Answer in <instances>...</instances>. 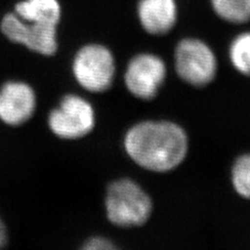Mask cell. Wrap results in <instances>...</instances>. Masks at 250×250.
Returning a JSON list of instances; mask_svg holds the SVG:
<instances>
[{
    "label": "cell",
    "mask_w": 250,
    "mask_h": 250,
    "mask_svg": "<svg viewBox=\"0 0 250 250\" xmlns=\"http://www.w3.org/2000/svg\"><path fill=\"white\" fill-rule=\"evenodd\" d=\"M12 11L28 22L61 26L62 6L60 0H19Z\"/></svg>",
    "instance_id": "obj_10"
},
{
    "label": "cell",
    "mask_w": 250,
    "mask_h": 250,
    "mask_svg": "<svg viewBox=\"0 0 250 250\" xmlns=\"http://www.w3.org/2000/svg\"><path fill=\"white\" fill-rule=\"evenodd\" d=\"M175 67L183 81L195 87H203L215 78L217 61L207 43L199 39L186 38L175 48Z\"/></svg>",
    "instance_id": "obj_6"
},
{
    "label": "cell",
    "mask_w": 250,
    "mask_h": 250,
    "mask_svg": "<svg viewBox=\"0 0 250 250\" xmlns=\"http://www.w3.org/2000/svg\"><path fill=\"white\" fill-rule=\"evenodd\" d=\"M70 74L84 91L105 92L112 85L115 75L113 53L103 44H83L78 47L70 61Z\"/></svg>",
    "instance_id": "obj_4"
},
{
    "label": "cell",
    "mask_w": 250,
    "mask_h": 250,
    "mask_svg": "<svg viewBox=\"0 0 250 250\" xmlns=\"http://www.w3.org/2000/svg\"><path fill=\"white\" fill-rule=\"evenodd\" d=\"M219 18L231 24H244L250 21V0H209Z\"/></svg>",
    "instance_id": "obj_11"
},
{
    "label": "cell",
    "mask_w": 250,
    "mask_h": 250,
    "mask_svg": "<svg viewBox=\"0 0 250 250\" xmlns=\"http://www.w3.org/2000/svg\"><path fill=\"white\" fill-rule=\"evenodd\" d=\"M96 116L88 99L73 92L59 98L46 116L47 128L64 142H76L88 137L95 127Z\"/></svg>",
    "instance_id": "obj_2"
},
{
    "label": "cell",
    "mask_w": 250,
    "mask_h": 250,
    "mask_svg": "<svg viewBox=\"0 0 250 250\" xmlns=\"http://www.w3.org/2000/svg\"><path fill=\"white\" fill-rule=\"evenodd\" d=\"M38 96L35 88L22 80H6L0 84V122L19 127L36 115Z\"/></svg>",
    "instance_id": "obj_7"
},
{
    "label": "cell",
    "mask_w": 250,
    "mask_h": 250,
    "mask_svg": "<svg viewBox=\"0 0 250 250\" xmlns=\"http://www.w3.org/2000/svg\"><path fill=\"white\" fill-rule=\"evenodd\" d=\"M0 34L7 42L45 58H52L60 49V26L28 22L12 10L0 17Z\"/></svg>",
    "instance_id": "obj_5"
},
{
    "label": "cell",
    "mask_w": 250,
    "mask_h": 250,
    "mask_svg": "<svg viewBox=\"0 0 250 250\" xmlns=\"http://www.w3.org/2000/svg\"><path fill=\"white\" fill-rule=\"evenodd\" d=\"M80 248L83 250H112L116 247L107 239L103 237H91L83 241Z\"/></svg>",
    "instance_id": "obj_14"
},
{
    "label": "cell",
    "mask_w": 250,
    "mask_h": 250,
    "mask_svg": "<svg viewBox=\"0 0 250 250\" xmlns=\"http://www.w3.org/2000/svg\"><path fill=\"white\" fill-rule=\"evenodd\" d=\"M165 78V62L152 53H140L132 58L124 75L128 91L143 100L154 98Z\"/></svg>",
    "instance_id": "obj_8"
},
{
    "label": "cell",
    "mask_w": 250,
    "mask_h": 250,
    "mask_svg": "<svg viewBox=\"0 0 250 250\" xmlns=\"http://www.w3.org/2000/svg\"><path fill=\"white\" fill-rule=\"evenodd\" d=\"M137 17L147 34L167 35L176 25L177 0H138Z\"/></svg>",
    "instance_id": "obj_9"
},
{
    "label": "cell",
    "mask_w": 250,
    "mask_h": 250,
    "mask_svg": "<svg viewBox=\"0 0 250 250\" xmlns=\"http://www.w3.org/2000/svg\"><path fill=\"white\" fill-rule=\"evenodd\" d=\"M229 59L240 73L250 76V31L233 39L229 47Z\"/></svg>",
    "instance_id": "obj_12"
},
{
    "label": "cell",
    "mask_w": 250,
    "mask_h": 250,
    "mask_svg": "<svg viewBox=\"0 0 250 250\" xmlns=\"http://www.w3.org/2000/svg\"><path fill=\"white\" fill-rule=\"evenodd\" d=\"M232 185L242 197L250 199V154L242 155L232 167Z\"/></svg>",
    "instance_id": "obj_13"
},
{
    "label": "cell",
    "mask_w": 250,
    "mask_h": 250,
    "mask_svg": "<svg viewBox=\"0 0 250 250\" xmlns=\"http://www.w3.org/2000/svg\"><path fill=\"white\" fill-rule=\"evenodd\" d=\"M124 145L139 166L154 172H167L185 160L188 137L175 123L144 121L127 131Z\"/></svg>",
    "instance_id": "obj_1"
},
{
    "label": "cell",
    "mask_w": 250,
    "mask_h": 250,
    "mask_svg": "<svg viewBox=\"0 0 250 250\" xmlns=\"http://www.w3.org/2000/svg\"><path fill=\"white\" fill-rule=\"evenodd\" d=\"M9 245V230L3 217L0 214V250L6 249Z\"/></svg>",
    "instance_id": "obj_15"
},
{
    "label": "cell",
    "mask_w": 250,
    "mask_h": 250,
    "mask_svg": "<svg viewBox=\"0 0 250 250\" xmlns=\"http://www.w3.org/2000/svg\"><path fill=\"white\" fill-rule=\"evenodd\" d=\"M104 205L108 220L121 228L143 225L152 209L150 197L127 178L118 179L107 187Z\"/></svg>",
    "instance_id": "obj_3"
}]
</instances>
